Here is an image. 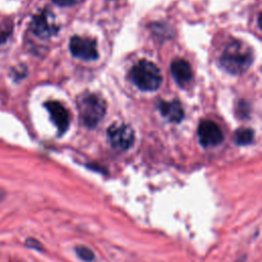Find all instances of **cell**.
Returning a JSON list of instances; mask_svg holds the SVG:
<instances>
[{"label":"cell","instance_id":"5b68a950","mask_svg":"<svg viewBox=\"0 0 262 262\" xmlns=\"http://www.w3.org/2000/svg\"><path fill=\"white\" fill-rule=\"evenodd\" d=\"M72 54L83 60H94L98 57L96 42L90 38L74 36L70 41Z\"/></svg>","mask_w":262,"mask_h":262},{"label":"cell","instance_id":"7a4b0ae2","mask_svg":"<svg viewBox=\"0 0 262 262\" xmlns=\"http://www.w3.org/2000/svg\"><path fill=\"white\" fill-rule=\"evenodd\" d=\"M132 82L142 91H155L162 83V75L156 64L147 60L137 62L130 72Z\"/></svg>","mask_w":262,"mask_h":262},{"label":"cell","instance_id":"30bf717a","mask_svg":"<svg viewBox=\"0 0 262 262\" xmlns=\"http://www.w3.org/2000/svg\"><path fill=\"white\" fill-rule=\"evenodd\" d=\"M161 114L170 122L179 123L184 116L181 103L178 100L172 101H161L159 105Z\"/></svg>","mask_w":262,"mask_h":262},{"label":"cell","instance_id":"8fae6325","mask_svg":"<svg viewBox=\"0 0 262 262\" xmlns=\"http://www.w3.org/2000/svg\"><path fill=\"white\" fill-rule=\"evenodd\" d=\"M254 133L251 129H239L235 132V142L241 145L249 144L253 141Z\"/></svg>","mask_w":262,"mask_h":262},{"label":"cell","instance_id":"3957f363","mask_svg":"<svg viewBox=\"0 0 262 262\" xmlns=\"http://www.w3.org/2000/svg\"><path fill=\"white\" fill-rule=\"evenodd\" d=\"M78 108L83 124L93 128L105 114V102L97 94H83L78 101Z\"/></svg>","mask_w":262,"mask_h":262},{"label":"cell","instance_id":"8992f818","mask_svg":"<svg viewBox=\"0 0 262 262\" xmlns=\"http://www.w3.org/2000/svg\"><path fill=\"white\" fill-rule=\"evenodd\" d=\"M108 139L112 145L120 149H128L134 142V132L132 128L125 124L112 125L107 130Z\"/></svg>","mask_w":262,"mask_h":262},{"label":"cell","instance_id":"277c9868","mask_svg":"<svg viewBox=\"0 0 262 262\" xmlns=\"http://www.w3.org/2000/svg\"><path fill=\"white\" fill-rule=\"evenodd\" d=\"M32 32L40 38H49L58 32L54 15L49 10H42L36 14L31 24Z\"/></svg>","mask_w":262,"mask_h":262},{"label":"cell","instance_id":"9c48e42d","mask_svg":"<svg viewBox=\"0 0 262 262\" xmlns=\"http://www.w3.org/2000/svg\"><path fill=\"white\" fill-rule=\"evenodd\" d=\"M171 74L180 86H185L192 78L191 68L184 59H176L171 63Z\"/></svg>","mask_w":262,"mask_h":262},{"label":"cell","instance_id":"4fadbf2b","mask_svg":"<svg viewBox=\"0 0 262 262\" xmlns=\"http://www.w3.org/2000/svg\"><path fill=\"white\" fill-rule=\"evenodd\" d=\"M26 247L30 248V249H33V250H36V251H39V252H42L44 251V248H43V245L37 241L36 238L34 237H29L26 239V243H25Z\"/></svg>","mask_w":262,"mask_h":262},{"label":"cell","instance_id":"ba28073f","mask_svg":"<svg viewBox=\"0 0 262 262\" xmlns=\"http://www.w3.org/2000/svg\"><path fill=\"white\" fill-rule=\"evenodd\" d=\"M51 121L55 125L59 134L64 133L70 125V116L66 107L58 101H47L45 104Z\"/></svg>","mask_w":262,"mask_h":262},{"label":"cell","instance_id":"6da1fadb","mask_svg":"<svg viewBox=\"0 0 262 262\" xmlns=\"http://www.w3.org/2000/svg\"><path fill=\"white\" fill-rule=\"evenodd\" d=\"M253 61V52L244 42L234 40L224 49L220 62L228 73L237 75L248 70Z\"/></svg>","mask_w":262,"mask_h":262},{"label":"cell","instance_id":"5bb4252c","mask_svg":"<svg viewBox=\"0 0 262 262\" xmlns=\"http://www.w3.org/2000/svg\"><path fill=\"white\" fill-rule=\"evenodd\" d=\"M59 6H72L79 3L81 0H52Z\"/></svg>","mask_w":262,"mask_h":262},{"label":"cell","instance_id":"9a60e30c","mask_svg":"<svg viewBox=\"0 0 262 262\" xmlns=\"http://www.w3.org/2000/svg\"><path fill=\"white\" fill-rule=\"evenodd\" d=\"M4 198H5V191L2 190V189H0V202H2Z\"/></svg>","mask_w":262,"mask_h":262},{"label":"cell","instance_id":"52a82bcc","mask_svg":"<svg viewBox=\"0 0 262 262\" xmlns=\"http://www.w3.org/2000/svg\"><path fill=\"white\" fill-rule=\"evenodd\" d=\"M198 135L201 144L205 147L218 145L223 140V133L219 126L209 120L200 123L198 128Z\"/></svg>","mask_w":262,"mask_h":262},{"label":"cell","instance_id":"7c38bea8","mask_svg":"<svg viewBox=\"0 0 262 262\" xmlns=\"http://www.w3.org/2000/svg\"><path fill=\"white\" fill-rule=\"evenodd\" d=\"M75 253L82 261L85 262H92L95 259L93 251L85 246H77L75 248Z\"/></svg>","mask_w":262,"mask_h":262}]
</instances>
